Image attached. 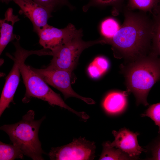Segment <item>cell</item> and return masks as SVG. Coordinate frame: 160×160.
<instances>
[{
	"label": "cell",
	"instance_id": "cell-1",
	"mask_svg": "<svg viewBox=\"0 0 160 160\" xmlns=\"http://www.w3.org/2000/svg\"><path fill=\"white\" fill-rule=\"evenodd\" d=\"M122 25L111 38H102L111 46L114 57L127 62L146 56L151 52L153 23L147 13L124 7Z\"/></svg>",
	"mask_w": 160,
	"mask_h": 160
},
{
	"label": "cell",
	"instance_id": "cell-2",
	"mask_svg": "<svg viewBox=\"0 0 160 160\" xmlns=\"http://www.w3.org/2000/svg\"><path fill=\"white\" fill-rule=\"evenodd\" d=\"M122 67L129 92L134 95L136 104L148 105L147 98L154 85L160 79V57L151 52L148 55L128 62Z\"/></svg>",
	"mask_w": 160,
	"mask_h": 160
},
{
	"label": "cell",
	"instance_id": "cell-3",
	"mask_svg": "<svg viewBox=\"0 0 160 160\" xmlns=\"http://www.w3.org/2000/svg\"><path fill=\"white\" fill-rule=\"evenodd\" d=\"M34 116V111L29 110L19 122L4 125L0 129L8 134L12 144L18 147L24 155L33 160H43L42 155L45 153L42 149L38 133L45 116L36 120Z\"/></svg>",
	"mask_w": 160,
	"mask_h": 160
},
{
	"label": "cell",
	"instance_id": "cell-4",
	"mask_svg": "<svg viewBox=\"0 0 160 160\" xmlns=\"http://www.w3.org/2000/svg\"><path fill=\"white\" fill-rule=\"evenodd\" d=\"M28 56L24 57L20 65V73L26 88L25 95L22 100L23 102L27 103L32 97L37 98L47 102L51 105H57L66 109L81 119H85L87 116L85 112H77L68 106L59 94L52 90L30 66L25 63Z\"/></svg>",
	"mask_w": 160,
	"mask_h": 160
},
{
	"label": "cell",
	"instance_id": "cell-5",
	"mask_svg": "<svg viewBox=\"0 0 160 160\" xmlns=\"http://www.w3.org/2000/svg\"><path fill=\"white\" fill-rule=\"evenodd\" d=\"M83 36L82 30H77L69 40L52 52L53 58L49 66L46 68L51 70H63L72 73L84 50L96 44H104L102 38L86 41L83 40Z\"/></svg>",
	"mask_w": 160,
	"mask_h": 160
},
{
	"label": "cell",
	"instance_id": "cell-6",
	"mask_svg": "<svg viewBox=\"0 0 160 160\" xmlns=\"http://www.w3.org/2000/svg\"><path fill=\"white\" fill-rule=\"evenodd\" d=\"M20 36L17 35L16 41L12 43L15 46V51L13 53V56L9 53L7 55L14 61L12 70L7 77L0 99V116L5 109L9 107L11 102L13 103V98L19 84L20 73V65L22 59L26 56L33 55H39L40 52L38 50H27L20 45Z\"/></svg>",
	"mask_w": 160,
	"mask_h": 160
},
{
	"label": "cell",
	"instance_id": "cell-7",
	"mask_svg": "<svg viewBox=\"0 0 160 160\" xmlns=\"http://www.w3.org/2000/svg\"><path fill=\"white\" fill-rule=\"evenodd\" d=\"M95 144L80 137L73 139L68 144L52 148L48 155L51 160H93L95 157Z\"/></svg>",
	"mask_w": 160,
	"mask_h": 160
},
{
	"label": "cell",
	"instance_id": "cell-8",
	"mask_svg": "<svg viewBox=\"0 0 160 160\" xmlns=\"http://www.w3.org/2000/svg\"><path fill=\"white\" fill-rule=\"evenodd\" d=\"M31 68L47 84L61 92L65 99L74 97L81 99L88 104L95 103L92 99L82 97L73 90L71 85V73L69 72L62 69L50 70L46 68L37 69Z\"/></svg>",
	"mask_w": 160,
	"mask_h": 160
},
{
	"label": "cell",
	"instance_id": "cell-9",
	"mask_svg": "<svg viewBox=\"0 0 160 160\" xmlns=\"http://www.w3.org/2000/svg\"><path fill=\"white\" fill-rule=\"evenodd\" d=\"M77 30L71 23L62 29L47 24L37 33L39 38V42L44 48L49 49L52 52L69 40Z\"/></svg>",
	"mask_w": 160,
	"mask_h": 160
},
{
	"label": "cell",
	"instance_id": "cell-10",
	"mask_svg": "<svg viewBox=\"0 0 160 160\" xmlns=\"http://www.w3.org/2000/svg\"><path fill=\"white\" fill-rule=\"evenodd\" d=\"M10 1L14 2L19 6V13L29 19L33 25V31L37 34L48 24V20L52 17L51 12L33 0H8L9 3Z\"/></svg>",
	"mask_w": 160,
	"mask_h": 160
},
{
	"label": "cell",
	"instance_id": "cell-11",
	"mask_svg": "<svg viewBox=\"0 0 160 160\" xmlns=\"http://www.w3.org/2000/svg\"><path fill=\"white\" fill-rule=\"evenodd\" d=\"M112 134L114 140L111 143L108 141L105 143L111 147L119 149L134 159H137L142 152L147 151L138 143L137 136L139 134L138 133L134 132L124 128L118 131L113 130Z\"/></svg>",
	"mask_w": 160,
	"mask_h": 160
},
{
	"label": "cell",
	"instance_id": "cell-12",
	"mask_svg": "<svg viewBox=\"0 0 160 160\" xmlns=\"http://www.w3.org/2000/svg\"><path fill=\"white\" fill-rule=\"evenodd\" d=\"M20 20L18 16L13 14L12 8L7 9L4 18L0 20V55L8 44L15 39V35L13 33V27L15 23Z\"/></svg>",
	"mask_w": 160,
	"mask_h": 160
},
{
	"label": "cell",
	"instance_id": "cell-13",
	"mask_svg": "<svg viewBox=\"0 0 160 160\" xmlns=\"http://www.w3.org/2000/svg\"><path fill=\"white\" fill-rule=\"evenodd\" d=\"M129 93L127 91H113L108 93L103 103L105 112L111 115L118 114L123 112L127 106V97Z\"/></svg>",
	"mask_w": 160,
	"mask_h": 160
},
{
	"label": "cell",
	"instance_id": "cell-14",
	"mask_svg": "<svg viewBox=\"0 0 160 160\" xmlns=\"http://www.w3.org/2000/svg\"><path fill=\"white\" fill-rule=\"evenodd\" d=\"M151 14L153 23L151 51L160 57V3Z\"/></svg>",
	"mask_w": 160,
	"mask_h": 160
},
{
	"label": "cell",
	"instance_id": "cell-15",
	"mask_svg": "<svg viewBox=\"0 0 160 160\" xmlns=\"http://www.w3.org/2000/svg\"><path fill=\"white\" fill-rule=\"evenodd\" d=\"M87 4L84 6L83 10L87 12L91 7H97L103 8L108 6H111L112 8L113 14H118L123 11L125 6L124 2L127 0H87Z\"/></svg>",
	"mask_w": 160,
	"mask_h": 160
},
{
	"label": "cell",
	"instance_id": "cell-16",
	"mask_svg": "<svg viewBox=\"0 0 160 160\" xmlns=\"http://www.w3.org/2000/svg\"><path fill=\"white\" fill-rule=\"evenodd\" d=\"M109 64L108 60L103 56L95 58L89 65L87 71L92 78H98L105 73L109 68Z\"/></svg>",
	"mask_w": 160,
	"mask_h": 160
},
{
	"label": "cell",
	"instance_id": "cell-17",
	"mask_svg": "<svg viewBox=\"0 0 160 160\" xmlns=\"http://www.w3.org/2000/svg\"><path fill=\"white\" fill-rule=\"evenodd\" d=\"M125 7L131 10H137L146 13L152 12L160 3V0H127Z\"/></svg>",
	"mask_w": 160,
	"mask_h": 160
},
{
	"label": "cell",
	"instance_id": "cell-18",
	"mask_svg": "<svg viewBox=\"0 0 160 160\" xmlns=\"http://www.w3.org/2000/svg\"><path fill=\"white\" fill-rule=\"evenodd\" d=\"M24 154L21 150L15 145L0 142V160H12L23 159Z\"/></svg>",
	"mask_w": 160,
	"mask_h": 160
},
{
	"label": "cell",
	"instance_id": "cell-19",
	"mask_svg": "<svg viewBox=\"0 0 160 160\" xmlns=\"http://www.w3.org/2000/svg\"><path fill=\"white\" fill-rule=\"evenodd\" d=\"M103 150L99 159L104 160H133L134 158L119 148L111 147L105 143L103 145Z\"/></svg>",
	"mask_w": 160,
	"mask_h": 160
},
{
	"label": "cell",
	"instance_id": "cell-20",
	"mask_svg": "<svg viewBox=\"0 0 160 160\" xmlns=\"http://www.w3.org/2000/svg\"><path fill=\"white\" fill-rule=\"evenodd\" d=\"M119 23L112 18H108L101 23V31L103 37L109 39L112 38L119 29Z\"/></svg>",
	"mask_w": 160,
	"mask_h": 160
},
{
	"label": "cell",
	"instance_id": "cell-21",
	"mask_svg": "<svg viewBox=\"0 0 160 160\" xmlns=\"http://www.w3.org/2000/svg\"><path fill=\"white\" fill-rule=\"evenodd\" d=\"M35 2L44 7L52 12L57 8L64 6L71 9L73 8L68 0H33Z\"/></svg>",
	"mask_w": 160,
	"mask_h": 160
},
{
	"label": "cell",
	"instance_id": "cell-22",
	"mask_svg": "<svg viewBox=\"0 0 160 160\" xmlns=\"http://www.w3.org/2000/svg\"><path fill=\"white\" fill-rule=\"evenodd\" d=\"M141 116H148L152 119L155 125L158 126V132L160 133V102L150 106Z\"/></svg>",
	"mask_w": 160,
	"mask_h": 160
},
{
	"label": "cell",
	"instance_id": "cell-23",
	"mask_svg": "<svg viewBox=\"0 0 160 160\" xmlns=\"http://www.w3.org/2000/svg\"><path fill=\"white\" fill-rule=\"evenodd\" d=\"M147 148L151 154V157L150 159L160 160V135L156 137Z\"/></svg>",
	"mask_w": 160,
	"mask_h": 160
},
{
	"label": "cell",
	"instance_id": "cell-24",
	"mask_svg": "<svg viewBox=\"0 0 160 160\" xmlns=\"http://www.w3.org/2000/svg\"><path fill=\"white\" fill-rule=\"evenodd\" d=\"M1 1L3 3H5L6 4L8 3V0H1Z\"/></svg>",
	"mask_w": 160,
	"mask_h": 160
}]
</instances>
